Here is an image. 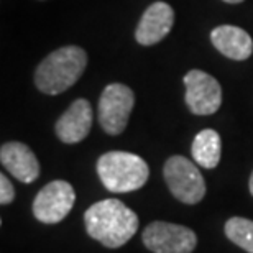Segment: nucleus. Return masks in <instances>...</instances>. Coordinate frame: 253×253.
Listing matches in <instances>:
<instances>
[{
  "mask_svg": "<svg viewBox=\"0 0 253 253\" xmlns=\"http://www.w3.org/2000/svg\"><path fill=\"white\" fill-rule=\"evenodd\" d=\"M214 48L225 58L234 61H245L253 53V40L244 28L234 25H220L211 32Z\"/></svg>",
  "mask_w": 253,
  "mask_h": 253,
  "instance_id": "obj_12",
  "label": "nucleus"
},
{
  "mask_svg": "<svg viewBox=\"0 0 253 253\" xmlns=\"http://www.w3.org/2000/svg\"><path fill=\"white\" fill-rule=\"evenodd\" d=\"M0 161L3 168L20 183L30 184L40 176V163L37 156L30 146L20 141L3 143L0 148Z\"/></svg>",
  "mask_w": 253,
  "mask_h": 253,
  "instance_id": "obj_11",
  "label": "nucleus"
},
{
  "mask_svg": "<svg viewBox=\"0 0 253 253\" xmlns=\"http://www.w3.org/2000/svg\"><path fill=\"white\" fill-rule=\"evenodd\" d=\"M76 202L74 188L68 181L56 179L43 186L33 199V215L42 224H59L73 211Z\"/></svg>",
  "mask_w": 253,
  "mask_h": 253,
  "instance_id": "obj_6",
  "label": "nucleus"
},
{
  "mask_svg": "<svg viewBox=\"0 0 253 253\" xmlns=\"http://www.w3.org/2000/svg\"><path fill=\"white\" fill-rule=\"evenodd\" d=\"M135 105V95L128 85L109 84L99 99V124L109 135H120L126 128Z\"/></svg>",
  "mask_w": 253,
  "mask_h": 253,
  "instance_id": "obj_5",
  "label": "nucleus"
},
{
  "mask_svg": "<svg viewBox=\"0 0 253 253\" xmlns=\"http://www.w3.org/2000/svg\"><path fill=\"white\" fill-rule=\"evenodd\" d=\"M186 105L194 115H212L220 109L222 89L219 81L201 69H191L184 76Z\"/></svg>",
  "mask_w": 253,
  "mask_h": 253,
  "instance_id": "obj_8",
  "label": "nucleus"
},
{
  "mask_svg": "<svg viewBox=\"0 0 253 253\" xmlns=\"http://www.w3.org/2000/svg\"><path fill=\"white\" fill-rule=\"evenodd\" d=\"M15 199V188L3 173L0 174V204L7 206Z\"/></svg>",
  "mask_w": 253,
  "mask_h": 253,
  "instance_id": "obj_15",
  "label": "nucleus"
},
{
  "mask_svg": "<svg viewBox=\"0 0 253 253\" xmlns=\"http://www.w3.org/2000/svg\"><path fill=\"white\" fill-rule=\"evenodd\" d=\"M165 181L176 199L184 204H197L206 196V181L197 166L184 156L168 158L163 168Z\"/></svg>",
  "mask_w": 253,
  "mask_h": 253,
  "instance_id": "obj_4",
  "label": "nucleus"
},
{
  "mask_svg": "<svg viewBox=\"0 0 253 253\" xmlns=\"http://www.w3.org/2000/svg\"><path fill=\"white\" fill-rule=\"evenodd\" d=\"M174 25V10L166 2H155L145 10L135 30V40L143 46L160 43Z\"/></svg>",
  "mask_w": 253,
  "mask_h": 253,
  "instance_id": "obj_9",
  "label": "nucleus"
},
{
  "mask_svg": "<svg viewBox=\"0 0 253 253\" xmlns=\"http://www.w3.org/2000/svg\"><path fill=\"white\" fill-rule=\"evenodd\" d=\"M87 66V54L79 46H63L49 53L35 71V85L48 95H58L78 83Z\"/></svg>",
  "mask_w": 253,
  "mask_h": 253,
  "instance_id": "obj_2",
  "label": "nucleus"
},
{
  "mask_svg": "<svg viewBox=\"0 0 253 253\" xmlns=\"http://www.w3.org/2000/svg\"><path fill=\"white\" fill-rule=\"evenodd\" d=\"M141 240L153 253H192L197 245V235L189 227L161 220L146 225Z\"/></svg>",
  "mask_w": 253,
  "mask_h": 253,
  "instance_id": "obj_7",
  "label": "nucleus"
},
{
  "mask_svg": "<svg viewBox=\"0 0 253 253\" xmlns=\"http://www.w3.org/2000/svg\"><path fill=\"white\" fill-rule=\"evenodd\" d=\"M220 135L212 128H204L194 136L191 145L192 160L206 169H214L220 163Z\"/></svg>",
  "mask_w": 253,
  "mask_h": 253,
  "instance_id": "obj_13",
  "label": "nucleus"
},
{
  "mask_svg": "<svg viewBox=\"0 0 253 253\" xmlns=\"http://www.w3.org/2000/svg\"><path fill=\"white\" fill-rule=\"evenodd\" d=\"M97 174L110 192H131L143 188L150 169L146 161L128 151H107L97 160Z\"/></svg>",
  "mask_w": 253,
  "mask_h": 253,
  "instance_id": "obj_3",
  "label": "nucleus"
},
{
  "mask_svg": "<svg viewBox=\"0 0 253 253\" xmlns=\"http://www.w3.org/2000/svg\"><path fill=\"white\" fill-rule=\"evenodd\" d=\"M85 230L90 239L107 249H120L138 230V215L119 199L95 202L84 212Z\"/></svg>",
  "mask_w": 253,
  "mask_h": 253,
  "instance_id": "obj_1",
  "label": "nucleus"
},
{
  "mask_svg": "<svg viewBox=\"0 0 253 253\" xmlns=\"http://www.w3.org/2000/svg\"><path fill=\"white\" fill-rule=\"evenodd\" d=\"M224 2H227V3H240V2H244V0H224Z\"/></svg>",
  "mask_w": 253,
  "mask_h": 253,
  "instance_id": "obj_17",
  "label": "nucleus"
},
{
  "mask_svg": "<svg viewBox=\"0 0 253 253\" xmlns=\"http://www.w3.org/2000/svg\"><path fill=\"white\" fill-rule=\"evenodd\" d=\"M225 235L242 250L253 253V220L245 217H232L225 222Z\"/></svg>",
  "mask_w": 253,
  "mask_h": 253,
  "instance_id": "obj_14",
  "label": "nucleus"
},
{
  "mask_svg": "<svg viewBox=\"0 0 253 253\" xmlns=\"http://www.w3.org/2000/svg\"><path fill=\"white\" fill-rule=\"evenodd\" d=\"M92 117V107L89 100L76 99L54 125L56 136L66 145L79 143L89 135Z\"/></svg>",
  "mask_w": 253,
  "mask_h": 253,
  "instance_id": "obj_10",
  "label": "nucleus"
},
{
  "mask_svg": "<svg viewBox=\"0 0 253 253\" xmlns=\"http://www.w3.org/2000/svg\"><path fill=\"white\" fill-rule=\"evenodd\" d=\"M249 189H250V194L253 196V171L250 174V181H249Z\"/></svg>",
  "mask_w": 253,
  "mask_h": 253,
  "instance_id": "obj_16",
  "label": "nucleus"
}]
</instances>
